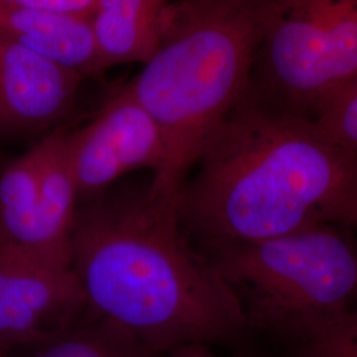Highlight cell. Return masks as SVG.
Instances as JSON below:
<instances>
[{"instance_id": "obj_1", "label": "cell", "mask_w": 357, "mask_h": 357, "mask_svg": "<svg viewBox=\"0 0 357 357\" xmlns=\"http://www.w3.org/2000/svg\"><path fill=\"white\" fill-rule=\"evenodd\" d=\"M70 268L93 315L159 355L190 344L237 349L252 337L236 294L183 229L178 204L150 184L81 202Z\"/></svg>"}, {"instance_id": "obj_2", "label": "cell", "mask_w": 357, "mask_h": 357, "mask_svg": "<svg viewBox=\"0 0 357 357\" xmlns=\"http://www.w3.org/2000/svg\"><path fill=\"white\" fill-rule=\"evenodd\" d=\"M195 168L178 218L204 255L318 225L357 229V153L249 90Z\"/></svg>"}, {"instance_id": "obj_3", "label": "cell", "mask_w": 357, "mask_h": 357, "mask_svg": "<svg viewBox=\"0 0 357 357\" xmlns=\"http://www.w3.org/2000/svg\"><path fill=\"white\" fill-rule=\"evenodd\" d=\"M265 0H178L128 89L165 141V162L150 187L169 202L208 142L246 96L261 38Z\"/></svg>"}, {"instance_id": "obj_4", "label": "cell", "mask_w": 357, "mask_h": 357, "mask_svg": "<svg viewBox=\"0 0 357 357\" xmlns=\"http://www.w3.org/2000/svg\"><path fill=\"white\" fill-rule=\"evenodd\" d=\"M236 294L250 335L302 344L357 307L356 230L318 225L205 255Z\"/></svg>"}, {"instance_id": "obj_5", "label": "cell", "mask_w": 357, "mask_h": 357, "mask_svg": "<svg viewBox=\"0 0 357 357\" xmlns=\"http://www.w3.org/2000/svg\"><path fill=\"white\" fill-rule=\"evenodd\" d=\"M357 76V0H265L249 91L310 119Z\"/></svg>"}, {"instance_id": "obj_6", "label": "cell", "mask_w": 357, "mask_h": 357, "mask_svg": "<svg viewBox=\"0 0 357 357\" xmlns=\"http://www.w3.org/2000/svg\"><path fill=\"white\" fill-rule=\"evenodd\" d=\"M88 314L70 265L0 248V343L7 352L38 344Z\"/></svg>"}, {"instance_id": "obj_7", "label": "cell", "mask_w": 357, "mask_h": 357, "mask_svg": "<svg viewBox=\"0 0 357 357\" xmlns=\"http://www.w3.org/2000/svg\"><path fill=\"white\" fill-rule=\"evenodd\" d=\"M66 150L81 202L97 197L137 169L156 175L165 162L160 128L123 86L84 128L66 132Z\"/></svg>"}, {"instance_id": "obj_8", "label": "cell", "mask_w": 357, "mask_h": 357, "mask_svg": "<svg viewBox=\"0 0 357 357\" xmlns=\"http://www.w3.org/2000/svg\"><path fill=\"white\" fill-rule=\"evenodd\" d=\"M82 76L0 38V132H38L72 110Z\"/></svg>"}, {"instance_id": "obj_9", "label": "cell", "mask_w": 357, "mask_h": 357, "mask_svg": "<svg viewBox=\"0 0 357 357\" xmlns=\"http://www.w3.org/2000/svg\"><path fill=\"white\" fill-rule=\"evenodd\" d=\"M0 38L79 73L103 70L90 17L29 8L0 0Z\"/></svg>"}, {"instance_id": "obj_10", "label": "cell", "mask_w": 357, "mask_h": 357, "mask_svg": "<svg viewBox=\"0 0 357 357\" xmlns=\"http://www.w3.org/2000/svg\"><path fill=\"white\" fill-rule=\"evenodd\" d=\"M66 131L54 128L38 142V200L43 252L52 261L70 265V240L81 197L66 150Z\"/></svg>"}, {"instance_id": "obj_11", "label": "cell", "mask_w": 357, "mask_h": 357, "mask_svg": "<svg viewBox=\"0 0 357 357\" xmlns=\"http://www.w3.org/2000/svg\"><path fill=\"white\" fill-rule=\"evenodd\" d=\"M174 0H97L90 17L103 68L144 63Z\"/></svg>"}, {"instance_id": "obj_12", "label": "cell", "mask_w": 357, "mask_h": 357, "mask_svg": "<svg viewBox=\"0 0 357 357\" xmlns=\"http://www.w3.org/2000/svg\"><path fill=\"white\" fill-rule=\"evenodd\" d=\"M38 169L40 149L36 143L0 174V248L48 258L41 241Z\"/></svg>"}, {"instance_id": "obj_13", "label": "cell", "mask_w": 357, "mask_h": 357, "mask_svg": "<svg viewBox=\"0 0 357 357\" xmlns=\"http://www.w3.org/2000/svg\"><path fill=\"white\" fill-rule=\"evenodd\" d=\"M26 357H162L109 320L89 314L65 331L24 348Z\"/></svg>"}, {"instance_id": "obj_14", "label": "cell", "mask_w": 357, "mask_h": 357, "mask_svg": "<svg viewBox=\"0 0 357 357\" xmlns=\"http://www.w3.org/2000/svg\"><path fill=\"white\" fill-rule=\"evenodd\" d=\"M315 122L332 139L357 153V76L323 106Z\"/></svg>"}, {"instance_id": "obj_15", "label": "cell", "mask_w": 357, "mask_h": 357, "mask_svg": "<svg viewBox=\"0 0 357 357\" xmlns=\"http://www.w3.org/2000/svg\"><path fill=\"white\" fill-rule=\"evenodd\" d=\"M287 357H357V307L330 328L290 348Z\"/></svg>"}, {"instance_id": "obj_16", "label": "cell", "mask_w": 357, "mask_h": 357, "mask_svg": "<svg viewBox=\"0 0 357 357\" xmlns=\"http://www.w3.org/2000/svg\"><path fill=\"white\" fill-rule=\"evenodd\" d=\"M13 4L38 8L51 13L91 17L96 11L97 0H7Z\"/></svg>"}, {"instance_id": "obj_17", "label": "cell", "mask_w": 357, "mask_h": 357, "mask_svg": "<svg viewBox=\"0 0 357 357\" xmlns=\"http://www.w3.org/2000/svg\"><path fill=\"white\" fill-rule=\"evenodd\" d=\"M192 357H216L212 347L203 344H192Z\"/></svg>"}, {"instance_id": "obj_18", "label": "cell", "mask_w": 357, "mask_h": 357, "mask_svg": "<svg viewBox=\"0 0 357 357\" xmlns=\"http://www.w3.org/2000/svg\"><path fill=\"white\" fill-rule=\"evenodd\" d=\"M234 357H258L255 354H252L250 349H248V347H241V348H237L236 349V355Z\"/></svg>"}, {"instance_id": "obj_19", "label": "cell", "mask_w": 357, "mask_h": 357, "mask_svg": "<svg viewBox=\"0 0 357 357\" xmlns=\"http://www.w3.org/2000/svg\"><path fill=\"white\" fill-rule=\"evenodd\" d=\"M7 354H8V352L6 351V348L3 347V344L0 343V357H7Z\"/></svg>"}, {"instance_id": "obj_20", "label": "cell", "mask_w": 357, "mask_h": 357, "mask_svg": "<svg viewBox=\"0 0 357 357\" xmlns=\"http://www.w3.org/2000/svg\"><path fill=\"white\" fill-rule=\"evenodd\" d=\"M356 233H357V229H356Z\"/></svg>"}]
</instances>
